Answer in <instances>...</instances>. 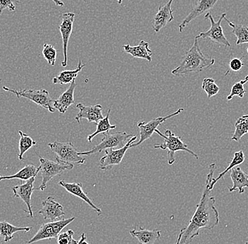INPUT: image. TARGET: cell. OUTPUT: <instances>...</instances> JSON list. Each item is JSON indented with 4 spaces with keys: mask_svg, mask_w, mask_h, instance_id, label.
Segmentation results:
<instances>
[{
    "mask_svg": "<svg viewBox=\"0 0 248 244\" xmlns=\"http://www.w3.org/2000/svg\"><path fill=\"white\" fill-rule=\"evenodd\" d=\"M216 169L215 163L209 166V172L200 203L197 205L195 213L187 226L180 231L175 244H190L194 238L199 236L201 229H212L218 225L219 214L215 206L216 200L211 195L214 188L212 186V180Z\"/></svg>",
    "mask_w": 248,
    "mask_h": 244,
    "instance_id": "obj_1",
    "label": "cell"
},
{
    "mask_svg": "<svg viewBox=\"0 0 248 244\" xmlns=\"http://www.w3.org/2000/svg\"><path fill=\"white\" fill-rule=\"evenodd\" d=\"M198 39L195 38L193 46L183 57L179 66L172 70V75L184 77L191 74L202 72L215 64V59L206 57L200 49Z\"/></svg>",
    "mask_w": 248,
    "mask_h": 244,
    "instance_id": "obj_2",
    "label": "cell"
},
{
    "mask_svg": "<svg viewBox=\"0 0 248 244\" xmlns=\"http://www.w3.org/2000/svg\"><path fill=\"white\" fill-rule=\"evenodd\" d=\"M155 132L157 133L159 136H160L161 137L164 138V142L161 144H155L154 148L168 150V152H167V163L170 165L173 164L176 161L175 153L178 151L187 152V153H190V155L195 157L196 159L199 158L196 153H194L193 151H192L190 149L187 147V144H186L182 141L181 137L175 135V133L172 132L171 130H166L165 133H162L157 129V130H155Z\"/></svg>",
    "mask_w": 248,
    "mask_h": 244,
    "instance_id": "obj_3",
    "label": "cell"
},
{
    "mask_svg": "<svg viewBox=\"0 0 248 244\" xmlns=\"http://www.w3.org/2000/svg\"><path fill=\"white\" fill-rule=\"evenodd\" d=\"M40 165L39 166V172L41 173L42 182L37 190L43 191L46 189V186L49 181L57 176L67 170L74 169V164L71 163H63V162H54L39 156Z\"/></svg>",
    "mask_w": 248,
    "mask_h": 244,
    "instance_id": "obj_4",
    "label": "cell"
},
{
    "mask_svg": "<svg viewBox=\"0 0 248 244\" xmlns=\"http://www.w3.org/2000/svg\"><path fill=\"white\" fill-rule=\"evenodd\" d=\"M133 136V135L124 131L113 133L106 132L103 133V138L100 144L94 146L88 151L78 152V155L80 156H91L94 154L100 153L101 152L108 149L123 147Z\"/></svg>",
    "mask_w": 248,
    "mask_h": 244,
    "instance_id": "obj_5",
    "label": "cell"
},
{
    "mask_svg": "<svg viewBox=\"0 0 248 244\" xmlns=\"http://www.w3.org/2000/svg\"><path fill=\"white\" fill-rule=\"evenodd\" d=\"M2 88L4 91L14 93L16 96L17 98H24L32 101L39 106L43 107L48 110L49 113H54L55 112V109L53 106L54 100L49 96V92L46 89H23L16 91V90L12 89V88H9L6 86H3Z\"/></svg>",
    "mask_w": 248,
    "mask_h": 244,
    "instance_id": "obj_6",
    "label": "cell"
},
{
    "mask_svg": "<svg viewBox=\"0 0 248 244\" xmlns=\"http://www.w3.org/2000/svg\"><path fill=\"white\" fill-rule=\"evenodd\" d=\"M49 148L56 155V160L63 163L81 164L85 161V158L78 155L77 149L71 141L60 142L54 141L48 144Z\"/></svg>",
    "mask_w": 248,
    "mask_h": 244,
    "instance_id": "obj_7",
    "label": "cell"
},
{
    "mask_svg": "<svg viewBox=\"0 0 248 244\" xmlns=\"http://www.w3.org/2000/svg\"><path fill=\"white\" fill-rule=\"evenodd\" d=\"M76 217L63 219V220H57L48 223L43 224L40 226L38 232L35 234L32 239L26 242L27 244H32L40 241L46 240V239H57L59 234L62 232V230L66 226L75 220Z\"/></svg>",
    "mask_w": 248,
    "mask_h": 244,
    "instance_id": "obj_8",
    "label": "cell"
},
{
    "mask_svg": "<svg viewBox=\"0 0 248 244\" xmlns=\"http://www.w3.org/2000/svg\"><path fill=\"white\" fill-rule=\"evenodd\" d=\"M226 13H223L220 16L218 21H215L213 16L210 13H207L204 16V18H208L210 21L211 26L210 29L206 32H202L198 36L195 37L196 38L207 39L209 38L214 43L217 44L222 45V46L226 47H231L230 43L226 38L223 31L222 26H221V22L226 17Z\"/></svg>",
    "mask_w": 248,
    "mask_h": 244,
    "instance_id": "obj_9",
    "label": "cell"
},
{
    "mask_svg": "<svg viewBox=\"0 0 248 244\" xmlns=\"http://www.w3.org/2000/svg\"><path fill=\"white\" fill-rule=\"evenodd\" d=\"M184 110V108H179L177 111L167 115V116H159V117L152 119L151 121L148 122L140 121V122L138 123V127H139L140 130V139L139 142L136 143V144H131V148L133 147H137V146L140 145L142 143L148 140L149 138H151L153 133H155V130H157L158 127L160 124L167 121V119L181 114Z\"/></svg>",
    "mask_w": 248,
    "mask_h": 244,
    "instance_id": "obj_10",
    "label": "cell"
},
{
    "mask_svg": "<svg viewBox=\"0 0 248 244\" xmlns=\"http://www.w3.org/2000/svg\"><path fill=\"white\" fill-rule=\"evenodd\" d=\"M138 139L137 136L133 137L123 147L105 150V155L100 161V168L102 170H108L115 165H119L123 161L127 150L131 148V145Z\"/></svg>",
    "mask_w": 248,
    "mask_h": 244,
    "instance_id": "obj_11",
    "label": "cell"
},
{
    "mask_svg": "<svg viewBox=\"0 0 248 244\" xmlns=\"http://www.w3.org/2000/svg\"><path fill=\"white\" fill-rule=\"evenodd\" d=\"M75 14L72 12H66L62 15V22L60 25V31L61 33L62 43H63V60L62 62V66L65 67L67 65L68 60V45L70 36L72 33L74 27Z\"/></svg>",
    "mask_w": 248,
    "mask_h": 244,
    "instance_id": "obj_12",
    "label": "cell"
},
{
    "mask_svg": "<svg viewBox=\"0 0 248 244\" xmlns=\"http://www.w3.org/2000/svg\"><path fill=\"white\" fill-rule=\"evenodd\" d=\"M35 179H36V177H32L30 179L27 180L26 182L21 183L19 185H17V186H14L12 188V191H13L15 197L21 198L26 203L28 208V211L26 210H23V211H24V212L29 213L28 217L29 218H32L34 217L31 198H32V194L35 191L34 183H35Z\"/></svg>",
    "mask_w": 248,
    "mask_h": 244,
    "instance_id": "obj_13",
    "label": "cell"
},
{
    "mask_svg": "<svg viewBox=\"0 0 248 244\" xmlns=\"http://www.w3.org/2000/svg\"><path fill=\"white\" fill-rule=\"evenodd\" d=\"M42 206L43 207L39 211V214H42L46 220L57 221L66 214L63 207L58 202L55 201L54 197H47L43 200Z\"/></svg>",
    "mask_w": 248,
    "mask_h": 244,
    "instance_id": "obj_14",
    "label": "cell"
},
{
    "mask_svg": "<svg viewBox=\"0 0 248 244\" xmlns=\"http://www.w3.org/2000/svg\"><path fill=\"white\" fill-rule=\"evenodd\" d=\"M78 109V113L75 116V120L80 124L82 119H85L90 123L97 124L99 121L103 119L102 107L101 105H91L87 106L83 103H78L77 105Z\"/></svg>",
    "mask_w": 248,
    "mask_h": 244,
    "instance_id": "obj_15",
    "label": "cell"
},
{
    "mask_svg": "<svg viewBox=\"0 0 248 244\" xmlns=\"http://www.w3.org/2000/svg\"><path fill=\"white\" fill-rule=\"evenodd\" d=\"M173 1L174 0H169L164 6L159 7V10L153 20V29L155 33H159L163 28L166 27L168 23L174 19L171 8Z\"/></svg>",
    "mask_w": 248,
    "mask_h": 244,
    "instance_id": "obj_16",
    "label": "cell"
},
{
    "mask_svg": "<svg viewBox=\"0 0 248 244\" xmlns=\"http://www.w3.org/2000/svg\"><path fill=\"white\" fill-rule=\"evenodd\" d=\"M218 1V0H198L191 12L184 18V21L180 23L178 26L179 32H183L187 25L193 21L194 19L212 9Z\"/></svg>",
    "mask_w": 248,
    "mask_h": 244,
    "instance_id": "obj_17",
    "label": "cell"
},
{
    "mask_svg": "<svg viewBox=\"0 0 248 244\" xmlns=\"http://www.w3.org/2000/svg\"><path fill=\"white\" fill-rule=\"evenodd\" d=\"M59 184L62 186L67 192H69V194L78 197L79 198L85 202L87 204L89 205V206L92 208L95 211V212H97V215L100 216L103 213L102 210L93 203L91 199L88 196L86 193H85L84 191L83 190V185H82L81 183H69L66 182L65 180H61L59 182Z\"/></svg>",
    "mask_w": 248,
    "mask_h": 244,
    "instance_id": "obj_18",
    "label": "cell"
},
{
    "mask_svg": "<svg viewBox=\"0 0 248 244\" xmlns=\"http://www.w3.org/2000/svg\"><path fill=\"white\" fill-rule=\"evenodd\" d=\"M77 83L75 80L70 83V86L66 91L62 93L58 99L54 100L53 106L55 110H58L62 114H65L68 108L74 104V91H75Z\"/></svg>",
    "mask_w": 248,
    "mask_h": 244,
    "instance_id": "obj_19",
    "label": "cell"
},
{
    "mask_svg": "<svg viewBox=\"0 0 248 244\" xmlns=\"http://www.w3.org/2000/svg\"><path fill=\"white\" fill-rule=\"evenodd\" d=\"M231 179L232 181V187L229 188V192L238 191L240 194H244L245 188H248V175L239 167L231 169Z\"/></svg>",
    "mask_w": 248,
    "mask_h": 244,
    "instance_id": "obj_20",
    "label": "cell"
},
{
    "mask_svg": "<svg viewBox=\"0 0 248 244\" xmlns=\"http://www.w3.org/2000/svg\"><path fill=\"white\" fill-rule=\"evenodd\" d=\"M123 48L124 52L131 54L134 58L142 59L149 62H152L153 51L149 48V43L146 41L141 40L137 46L125 45Z\"/></svg>",
    "mask_w": 248,
    "mask_h": 244,
    "instance_id": "obj_21",
    "label": "cell"
},
{
    "mask_svg": "<svg viewBox=\"0 0 248 244\" xmlns=\"http://www.w3.org/2000/svg\"><path fill=\"white\" fill-rule=\"evenodd\" d=\"M132 237L138 239L140 244H155L161 237V231L158 229L150 230L140 228L130 231Z\"/></svg>",
    "mask_w": 248,
    "mask_h": 244,
    "instance_id": "obj_22",
    "label": "cell"
},
{
    "mask_svg": "<svg viewBox=\"0 0 248 244\" xmlns=\"http://www.w3.org/2000/svg\"><path fill=\"white\" fill-rule=\"evenodd\" d=\"M85 66V64H83L81 60H79L78 65L77 69L74 70H64L62 71L57 77L53 78L52 83L53 84H64L71 83L73 81L75 80L78 77V74L82 71Z\"/></svg>",
    "mask_w": 248,
    "mask_h": 244,
    "instance_id": "obj_23",
    "label": "cell"
},
{
    "mask_svg": "<svg viewBox=\"0 0 248 244\" xmlns=\"http://www.w3.org/2000/svg\"><path fill=\"white\" fill-rule=\"evenodd\" d=\"M32 229V227L18 228L6 221H0V237L4 238V242H10L14 239V234L18 231L29 232Z\"/></svg>",
    "mask_w": 248,
    "mask_h": 244,
    "instance_id": "obj_24",
    "label": "cell"
},
{
    "mask_svg": "<svg viewBox=\"0 0 248 244\" xmlns=\"http://www.w3.org/2000/svg\"><path fill=\"white\" fill-rule=\"evenodd\" d=\"M38 167H35L33 164H26L21 170L17 173L10 176H0V181L2 180H10L18 179L22 181H27L32 177H37L38 175Z\"/></svg>",
    "mask_w": 248,
    "mask_h": 244,
    "instance_id": "obj_25",
    "label": "cell"
},
{
    "mask_svg": "<svg viewBox=\"0 0 248 244\" xmlns=\"http://www.w3.org/2000/svg\"><path fill=\"white\" fill-rule=\"evenodd\" d=\"M224 20L229 23V26L232 28V34L237 38V46L248 43V26H243L242 24H235L228 20L226 17Z\"/></svg>",
    "mask_w": 248,
    "mask_h": 244,
    "instance_id": "obj_26",
    "label": "cell"
},
{
    "mask_svg": "<svg viewBox=\"0 0 248 244\" xmlns=\"http://www.w3.org/2000/svg\"><path fill=\"white\" fill-rule=\"evenodd\" d=\"M20 135L19 143H18V149L19 153L18 154V158L19 161H26V158H23V155L29 151L31 147L36 145L37 142L35 140L32 139L29 135L23 133L21 130H18Z\"/></svg>",
    "mask_w": 248,
    "mask_h": 244,
    "instance_id": "obj_27",
    "label": "cell"
},
{
    "mask_svg": "<svg viewBox=\"0 0 248 244\" xmlns=\"http://www.w3.org/2000/svg\"><path fill=\"white\" fill-rule=\"evenodd\" d=\"M110 113H111V109H108V113H107L106 116L104 117L103 119H101L99 121L97 124V129H96L95 131L92 134L89 135L87 137L88 142H92L93 138L95 137L97 135L100 134V133H106V132H109V130H114L116 128V125H111L109 122V116Z\"/></svg>",
    "mask_w": 248,
    "mask_h": 244,
    "instance_id": "obj_28",
    "label": "cell"
},
{
    "mask_svg": "<svg viewBox=\"0 0 248 244\" xmlns=\"http://www.w3.org/2000/svg\"><path fill=\"white\" fill-rule=\"evenodd\" d=\"M248 133V114L243 115L238 118L235 124V131L232 141H239L244 135Z\"/></svg>",
    "mask_w": 248,
    "mask_h": 244,
    "instance_id": "obj_29",
    "label": "cell"
},
{
    "mask_svg": "<svg viewBox=\"0 0 248 244\" xmlns=\"http://www.w3.org/2000/svg\"><path fill=\"white\" fill-rule=\"evenodd\" d=\"M245 160H246V155H245L243 150H239V151L235 152V153H234L233 158H232L230 164L228 166V167L225 169L224 172L220 173L218 177H216V178H214L213 180H212V187H214L215 185L218 182V181L221 179H222L223 177L227 174V172H229V170H231V169H232L233 167H236V166L241 164L242 163H243V162L245 161Z\"/></svg>",
    "mask_w": 248,
    "mask_h": 244,
    "instance_id": "obj_30",
    "label": "cell"
},
{
    "mask_svg": "<svg viewBox=\"0 0 248 244\" xmlns=\"http://www.w3.org/2000/svg\"><path fill=\"white\" fill-rule=\"evenodd\" d=\"M202 88L207 93V98L209 99L216 96L220 91V88L217 85L215 79H212V78H205L203 80Z\"/></svg>",
    "mask_w": 248,
    "mask_h": 244,
    "instance_id": "obj_31",
    "label": "cell"
},
{
    "mask_svg": "<svg viewBox=\"0 0 248 244\" xmlns=\"http://www.w3.org/2000/svg\"><path fill=\"white\" fill-rule=\"evenodd\" d=\"M43 55L50 66H54L57 58V49L52 45H43Z\"/></svg>",
    "mask_w": 248,
    "mask_h": 244,
    "instance_id": "obj_32",
    "label": "cell"
},
{
    "mask_svg": "<svg viewBox=\"0 0 248 244\" xmlns=\"http://www.w3.org/2000/svg\"><path fill=\"white\" fill-rule=\"evenodd\" d=\"M248 80L246 79L240 81L239 82H237L236 83L234 84L232 88V91L230 94L227 96L228 100H231L232 98L235 96H238L240 98H243L246 94V90L244 88V84L247 83Z\"/></svg>",
    "mask_w": 248,
    "mask_h": 244,
    "instance_id": "obj_33",
    "label": "cell"
},
{
    "mask_svg": "<svg viewBox=\"0 0 248 244\" xmlns=\"http://www.w3.org/2000/svg\"><path fill=\"white\" fill-rule=\"evenodd\" d=\"M74 231L72 229L63 231L59 234L57 239L58 244H77L78 242L74 239Z\"/></svg>",
    "mask_w": 248,
    "mask_h": 244,
    "instance_id": "obj_34",
    "label": "cell"
},
{
    "mask_svg": "<svg viewBox=\"0 0 248 244\" xmlns=\"http://www.w3.org/2000/svg\"><path fill=\"white\" fill-rule=\"evenodd\" d=\"M19 3L18 0H0V16L2 14L3 11L5 9L15 12L16 10V4Z\"/></svg>",
    "mask_w": 248,
    "mask_h": 244,
    "instance_id": "obj_35",
    "label": "cell"
},
{
    "mask_svg": "<svg viewBox=\"0 0 248 244\" xmlns=\"http://www.w3.org/2000/svg\"><path fill=\"white\" fill-rule=\"evenodd\" d=\"M244 63L242 62L241 59L233 58L229 63V67L233 71H238L243 67Z\"/></svg>",
    "mask_w": 248,
    "mask_h": 244,
    "instance_id": "obj_36",
    "label": "cell"
},
{
    "mask_svg": "<svg viewBox=\"0 0 248 244\" xmlns=\"http://www.w3.org/2000/svg\"><path fill=\"white\" fill-rule=\"evenodd\" d=\"M77 244H90L87 242V237L86 236H85V233H83V234H81L80 240H79V242H78Z\"/></svg>",
    "mask_w": 248,
    "mask_h": 244,
    "instance_id": "obj_37",
    "label": "cell"
},
{
    "mask_svg": "<svg viewBox=\"0 0 248 244\" xmlns=\"http://www.w3.org/2000/svg\"><path fill=\"white\" fill-rule=\"evenodd\" d=\"M52 1H54L56 5L59 6V7H63L64 6V3L61 1V0H52Z\"/></svg>",
    "mask_w": 248,
    "mask_h": 244,
    "instance_id": "obj_38",
    "label": "cell"
},
{
    "mask_svg": "<svg viewBox=\"0 0 248 244\" xmlns=\"http://www.w3.org/2000/svg\"><path fill=\"white\" fill-rule=\"evenodd\" d=\"M122 1H123V0H117L118 4H122Z\"/></svg>",
    "mask_w": 248,
    "mask_h": 244,
    "instance_id": "obj_39",
    "label": "cell"
},
{
    "mask_svg": "<svg viewBox=\"0 0 248 244\" xmlns=\"http://www.w3.org/2000/svg\"><path fill=\"white\" fill-rule=\"evenodd\" d=\"M245 79H247L248 81V76H246V78H245Z\"/></svg>",
    "mask_w": 248,
    "mask_h": 244,
    "instance_id": "obj_40",
    "label": "cell"
},
{
    "mask_svg": "<svg viewBox=\"0 0 248 244\" xmlns=\"http://www.w3.org/2000/svg\"><path fill=\"white\" fill-rule=\"evenodd\" d=\"M245 244H248V242H246V243Z\"/></svg>",
    "mask_w": 248,
    "mask_h": 244,
    "instance_id": "obj_41",
    "label": "cell"
}]
</instances>
